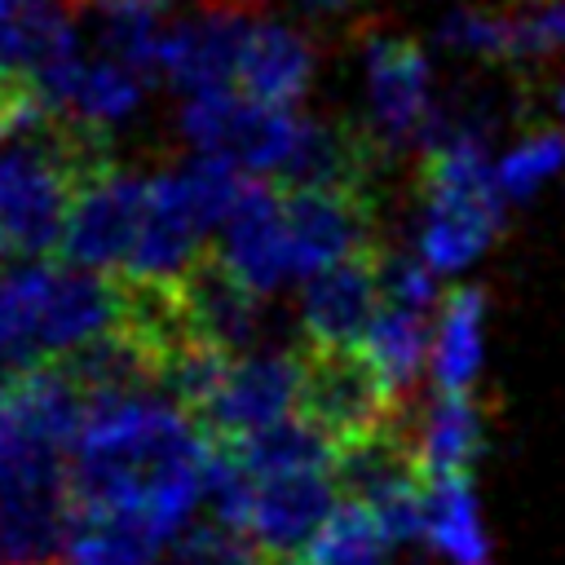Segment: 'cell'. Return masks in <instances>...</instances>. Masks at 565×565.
I'll return each instance as SVG.
<instances>
[{
	"instance_id": "4fadbf2b",
	"label": "cell",
	"mask_w": 565,
	"mask_h": 565,
	"mask_svg": "<svg viewBox=\"0 0 565 565\" xmlns=\"http://www.w3.org/2000/svg\"><path fill=\"white\" fill-rule=\"evenodd\" d=\"M181 300L190 309V322L199 331V340L225 349V353H243L247 340L256 335L260 322V296L234 274V265L221 256V247H203L181 274H177Z\"/></svg>"
},
{
	"instance_id": "83f0119b",
	"label": "cell",
	"mask_w": 565,
	"mask_h": 565,
	"mask_svg": "<svg viewBox=\"0 0 565 565\" xmlns=\"http://www.w3.org/2000/svg\"><path fill=\"white\" fill-rule=\"evenodd\" d=\"M305 4V13H313V18H344V13H353L358 4H366V0H300Z\"/></svg>"
},
{
	"instance_id": "ba28073f",
	"label": "cell",
	"mask_w": 565,
	"mask_h": 565,
	"mask_svg": "<svg viewBox=\"0 0 565 565\" xmlns=\"http://www.w3.org/2000/svg\"><path fill=\"white\" fill-rule=\"evenodd\" d=\"M278 199L296 274L318 278L380 247L371 190H278Z\"/></svg>"
},
{
	"instance_id": "9c48e42d",
	"label": "cell",
	"mask_w": 565,
	"mask_h": 565,
	"mask_svg": "<svg viewBox=\"0 0 565 565\" xmlns=\"http://www.w3.org/2000/svg\"><path fill=\"white\" fill-rule=\"evenodd\" d=\"M296 353H243L190 424L203 446H238L252 433L296 415Z\"/></svg>"
},
{
	"instance_id": "f1b7e54d",
	"label": "cell",
	"mask_w": 565,
	"mask_h": 565,
	"mask_svg": "<svg viewBox=\"0 0 565 565\" xmlns=\"http://www.w3.org/2000/svg\"><path fill=\"white\" fill-rule=\"evenodd\" d=\"M552 106H556V115H561V128H565V79L556 84V93H552Z\"/></svg>"
},
{
	"instance_id": "9a60e30c",
	"label": "cell",
	"mask_w": 565,
	"mask_h": 565,
	"mask_svg": "<svg viewBox=\"0 0 565 565\" xmlns=\"http://www.w3.org/2000/svg\"><path fill=\"white\" fill-rule=\"evenodd\" d=\"M75 26L66 0H0V79H44L75 62Z\"/></svg>"
},
{
	"instance_id": "7a4b0ae2",
	"label": "cell",
	"mask_w": 565,
	"mask_h": 565,
	"mask_svg": "<svg viewBox=\"0 0 565 565\" xmlns=\"http://www.w3.org/2000/svg\"><path fill=\"white\" fill-rule=\"evenodd\" d=\"M419 199H424L419 256L437 274H455L472 265L499 234L508 199L499 194V177L486 159L481 137L463 119L446 124L437 115L419 159Z\"/></svg>"
},
{
	"instance_id": "52a82bcc",
	"label": "cell",
	"mask_w": 565,
	"mask_h": 565,
	"mask_svg": "<svg viewBox=\"0 0 565 565\" xmlns=\"http://www.w3.org/2000/svg\"><path fill=\"white\" fill-rule=\"evenodd\" d=\"M260 18H265L260 0H199L190 18L163 31V75L185 97L230 93L238 71V49Z\"/></svg>"
},
{
	"instance_id": "ac0fdd59",
	"label": "cell",
	"mask_w": 565,
	"mask_h": 565,
	"mask_svg": "<svg viewBox=\"0 0 565 565\" xmlns=\"http://www.w3.org/2000/svg\"><path fill=\"white\" fill-rule=\"evenodd\" d=\"M163 534L132 512L75 508L71 565H150Z\"/></svg>"
},
{
	"instance_id": "ffe728a7",
	"label": "cell",
	"mask_w": 565,
	"mask_h": 565,
	"mask_svg": "<svg viewBox=\"0 0 565 565\" xmlns=\"http://www.w3.org/2000/svg\"><path fill=\"white\" fill-rule=\"evenodd\" d=\"M234 455L243 459V468L265 481V477H287V472H327L335 468V450L305 424V419H282L269 424L260 433H252L247 441L234 446Z\"/></svg>"
},
{
	"instance_id": "3957f363",
	"label": "cell",
	"mask_w": 565,
	"mask_h": 565,
	"mask_svg": "<svg viewBox=\"0 0 565 565\" xmlns=\"http://www.w3.org/2000/svg\"><path fill=\"white\" fill-rule=\"evenodd\" d=\"M296 419H305L335 455L406 424L402 393L366 344L344 349L305 340L296 349Z\"/></svg>"
},
{
	"instance_id": "2e32d148",
	"label": "cell",
	"mask_w": 565,
	"mask_h": 565,
	"mask_svg": "<svg viewBox=\"0 0 565 565\" xmlns=\"http://www.w3.org/2000/svg\"><path fill=\"white\" fill-rule=\"evenodd\" d=\"M406 441L415 455V468L424 486L468 477L486 446V415L472 402V393H437V402L424 411L419 424H406Z\"/></svg>"
},
{
	"instance_id": "f546056e",
	"label": "cell",
	"mask_w": 565,
	"mask_h": 565,
	"mask_svg": "<svg viewBox=\"0 0 565 565\" xmlns=\"http://www.w3.org/2000/svg\"><path fill=\"white\" fill-rule=\"evenodd\" d=\"M0 252H4V247H0Z\"/></svg>"
},
{
	"instance_id": "7402d4cb",
	"label": "cell",
	"mask_w": 565,
	"mask_h": 565,
	"mask_svg": "<svg viewBox=\"0 0 565 565\" xmlns=\"http://www.w3.org/2000/svg\"><path fill=\"white\" fill-rule=\"evenodd\" d=\"M366 349L371 358L384 366V375L397 384V393H406L424 362H433V331H428V318L419 309H402V305H384L371 335H366Z\"/></svg>"
},
{
	"instance_id": "4316f807",
	"label": "cell",
	"mask_w": 565,
	"mask_h": 565,
	"mask_svg": "<svg viewBox=\"0 0 565 565\" xmlns=\"http://www.w3.org/2000/svg\"><path fill=\"white\" fill-rule=\"evenodd\" d=\"M71 4H106V13H154L168 0H71Z\"/></svg>"
},
{
	"instance_id": "8fae6325",
	"label": "cell",
	"mask_w": 565,
	"mask_h": 565,
	"mask_svg": "<svg viewBox=\"0 0 565 565\" xmlns=\"http://www.w3.org/2000/svg\"><path fill=\"white\" fill-rule=\"evenodd\" d=\"M380 309H384V291H380V247H375L358 260L318 274L305 287V305H300L305 340L358 349L366 344Z\"/></svg>"
},
{
	"instance_id": "cb8c5ba5",
	"label": "cell",
	"mask_w": 565,
	"mask_h": 565,
	"mask_svg": "<svg viewBox=\"0 0 565 565\" xmlns=\"http://www.w3.org/2000/svg\"><path fill=\"white\" fill-rule=\"evenodd\" d=\"M102 57L119 62L137 79H150L163 71V26L154 22V13H106Z\"/></svg>"
},
{
	"instance_id": "30bf717a",
	"label": "cell",
	"mask_w": 565,
	"mask_h": 565,
	"mask_svg": "<svg viewBox=\"0 0 565 565\" xmlns=\"http://www.w3.org/2000/svg\"><path fill=\"white\" fill-rule=\"evenodd\" d=\"M335 468L327 472H287L256 481V508H252V543L287 565L309 547V539L327 525L335 512Z\"/></svg>"
},
{
	"instance_id": "277c9868",
	"label": "cell",
	"mask_w": 565,
	"mask_h": 565,
	"mask_svg": "<svg viewBox=\"0 0 565 565\" xmlns=\"http://www.w3.org/2000/svg\"><path fill=\"white\" fill-rule=\"evenodd\" d=\"M300 110L256 106L243 93H203L185 102L181 132L199 146V154L234 163L238 172H256V181H274L291 154Z\"/></svg>"
},
{
	"instance_id": "d6986e66",
	"label": "cell",
	"mask_w": 565,
	"mask_h": 565,
	"mask_svg": "<svg viewBox=\"0 0 565 565\" xmlns=\"http://www.w3.org/2000/svg\"><path fill=\"white\" fill-rule=\"evenodd\" d=\"M424 539L455 565H486L490 543H486L468 477L433 481L424 490Z\"/></svg>"
},
{
	"instance_id": "6da1fadb",
	"label": "cell",
	"mask_w": 565,
	"mask_h": 565,
	"mask_svg": "<svg viewBox=\"0 0 565 565\" xmlns=\"http://www.w3.org/2000/svg\"><path fill=\"white\" fill-rule=\"evenodd\" d=\"M203 459L207 446L177 406L159 397L102 402L71 450L75 508L132 512L168 539L203 494Z\"/></svg>"
},
{
	"instance_id": "5bb4252c",
	"label": "cell",
	"mask_w": 565,
	"mask_h": 565,
	"mask_svg": "<svg viewBox=\"0 0 565 565\" xmlns=\"http://www.w3.org/2000/svg\"><path fill=\"white\" fill-rule=\"evenodd\" d=\"M313 44L282 22L260 18L243 49H238V71H234V93H243L256 106L274 110H296V102L309 93L313 79Z\"/></svg>"
},
{
	"instance_id": "e0dca14e",
	"label": "cell",
	"mask_w": 565,
	"mask_h": 565,
	"mask_svg": "<svg viewBox=\"0 0 565 565\" xmlns=\"http://www.w3.org/2000/svg\"><path fill=\"white\" fill-rule=\"evenodd\" d=\"M481 318H486L481 287H450L441 296V313L433 331V362H428L441 393H468L481 366Z\"/></svg>"
},
{
	"instance_id": "44dd1931",
	"label": "cell",
	"mask_w": 565,
	"mask_h": 565,
	"mask_svg": "<svg viewBox=\"0 0 565 565\" xmlns=\"http://www.w3.org/2000/svg\"><path fill=\"white\" fill-rule=\"evenodd\" d=\"M393 539L375 521L371 508L340 499L327 525L309 539V547L296 556V565H384Z\"/></svg>"
},
{
	"instance_id": "8992f818",
	"label": "cell",
	"mask_w": 565,
	"mask_h": 565,
	"mask_svg": "<svg viewBox=\"0 0 565 565\" xmlns=\"http://www.w3.org/2000/svg\"><path fill=\"white\" fill-rule=\"evenodd\" d=\"M146 212H150V177L110 168L106 177L84 185L79 199L71 203L57 260L75 269H93V274L132 269Z\"/></svg>"
},
{
	"instance_id": "484cf974",
	"label": "cell",
	"mask_w": 565,
	"mask_h": 565,
	"mask_svg": "<svg viewBox=\"0 0 565 565\" xmlns=\"http://www.w3.org/2000/svg\"><path fill=\"white\" fill-rule=\"evenodd\" d=\"M530 22H534L539 53H547V49H565V0H547V4L530 9Z\"/></svg>"
},
{
	"instance_id": "7c38bea8",
	"label": "cell",
	"mask_w": 565,
	"mask_h": 565,
	"mask_svg": "<svg viewBox=\"0 0 565 565\" xmlns=\"http://www.w3.org/2000/svg\"><path fill=\"white\" fill-rule=\"evenodd\" d=\"M221 256L234 265V274L256 291H274L287 274H296L291 265V238H287V221H282V199L269 181H247L243 199L234 203V212L221 225Z\"/></svg>"
},
{
	"instance_id": "603a6c76",
	"label": "cell",
	"mask_w": 565,
	"mask_h": 565,
	"mask_svg": "<svg viewBox=\"0 0 565 565\" xmlns=\"http://www.w3.org/2000/svg\"><path fill=\"white\" fill-rule=\"evenodd\" d=\"M565 168V128H539L525 132L494 168L503 199H530L547 177Z\"/></svg>"
},
{
	"instance_id": "d4e9b609",
	"label": "cell",
	"mask_w": 565,
	"mask_h": 565,
	"mask_svg": "<svg viewBox=\"0 0 565 565\" xmlns=\"http://www.w3.org/2000/svg\"><path fill=\"white\" fill-rule=\"evenodd\" d=\"M44 115H53V110L35 79H0V141L31 132Z\"/></svg>"
},
{
	"instance_id": "5b68a950",
	"label": "cell",
	"mask_w": 565,
	"mask_h": 565,
	"mask_svg": "<svg viewBox=\"0 0 565 565\" xmlns=\"http://www.w3.org/2000/svg\"><path fill=\"white\" fill-rule=\"evenodd\" d=\"M362 62H366V102H371V137L388 150L411 141H428L437 110H433V75L419 40L362 26Z\"/></svg>"
}]
</instances>
